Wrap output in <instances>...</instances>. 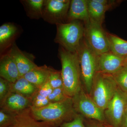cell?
Segmentation results:
<instances>
[{
    "label": "cell",
    "mask_w": 127,
    "mask_h": 127,
    "mask_svg": "<svg viewBox=\"0 0 127 127\" xmlns=\"http://www.w3.org/2000/svg\"><path fill=\"white\" fill-rule=\"evenodd\" d=\"M10 127H52L47 123L39 122L34 118L31 108L18 114L16 121Z\"/></svg>",
    "instance_id": "cell-18"
},
{
    "label": "cell",
    "mask_w": 127,
    "mask_h": 127,
    "mask_svg": "<svg viewBox=\"0 0 127 127\" xmlns=\"http://www.w3.org/2000/svg\"><path fill=\"white\" fill-rule=\"evenodd\" d=\"M11 83L0 78V102H1L10 92Z\"/></svg>",
    "instance_id": "cell-27"
},
{
    "label": "cell",
    "mask_w": 127,
    "mask_h": 127,
    "mask_svg": "<svg viewBox=\"0 0 127 127\" xmlns=\"http://www.w3.org/2000/svg\"><path fill=\"white\" fill-rule=\"evenodd\" d=\"M70 1L69 0H45L42 19L52 25L66 23Z\"/></svg>",
    "instance_id": "cell-9"
},
{
    "label": "cell",
    "mask_w": 127,
    "mask_h": 127,
    "mask_svg": "<svg viewBox=\"0 0 127 127\" xmlns=\"http://www.w3.org/2000/svg\"><path fill=\"white\" fill-rule=\"evenodd\" d=\"M20 33L18 27L13 23L3 24L0 27V50L2 54L10 48Z\"/></svg>",
    "instance_id": "cell-15"
},
{
    "label": "cell",
    "mask_w": 127,
    "mask_h": 127,
    "mask_svg": "<svg viewBox=\"0 0 127 127\" xmlns=\"http://www.w3.org/2000/svg\"><path fill=\"white\" fill-rule=\"evenodd\" d=\"M122 127H127V113H125L123 120Z\"/></svg>",
    "instance_id": "cell-31"
},
{
    "label": "cell",
    "mask_w": 127,
    "mask_h": 127,
    "mask_svg": "<svg viewBox=\"0 0 127 127\" xmlns=\"http://www.w3.org/2000/svg\"><path fill=\"white\" fill-rule=\"evenodd\" d=\"M58 56L62 65L64 90L68 96L72 97L83 88L77 52L68 51L59 46Z\"/></svg>",
    "instance_id": "cell-1"
},
{
    "label": "cell",
    "mask_w": 127,
    "mask_h": 127,
    "mask_svg": "<svg viewBox=\"0 0 127 127\" xmlns=\"http://www.w3.org/2000/svg\"><path fill=\"white\" fill-rule=\"evenodd\" d=\"M123 67L127 69V56L125 57Z\"/></svg>",
    "instance_id": "cell-33"
},
{
    "label": "cell",
    "mask_w": 127,
    "mask_h": 127,
    "mask_svg": "<svg viewBox=\"0 0 127 127\" xmlns=\"http://www.w3.org/2000/svg\"><path fill=\"white\" fill-rule=\"evenodd\" d=\"M84 123L86 127H100L98 122L85 121L84 119Z\"/></svg>",
    "instance_id": "cell-30"
},
{
    "label": "cell",
    "mask_w": 127,
    "mask_h": 127,
    "mask_svg": "<svg viewBox=\"0 0 127 127\" xmlns=\"http://www.w3.org/2000/svg\"><path fill=\"white\" fill-rule=\"evenodd\" d=\"M53 90V88L48 81L39 89L37 93L41 95L48 97Z\"/></svg>",
    "instance_id": "cell-29"
},
{
    "label": "cell",
    "mask_w": 127,
    "mask_h": 127,
    "mask_svg": "<svg viewBox=\"0 0 127 127\" xmlns=\"http://www.w3.org/2000/svg\"><path fill=\"white\" fill-rule=\"evenodd\" d=\"M50 72V66H37L23 77L39 89L48 81Z\"/></svg>",
    "instance_id": "cell-16"
},
{
    "label": "cell",
    "mask_w": 127,
    "mask_h": 127,
    "mask_svg": "<svg viewBox=\"0 0 127 127\" xmlns=\"http://www.w3.org/2000/svg\"><path fill=\"white\" fill-rule=\"evenodd\" d=\"M31 109L36 120L47 123L52 127H60L64 123L70 122L78 114L71 97L41 108L31 107Z\"/></svg>",
    "instance_id": "cell-2"
},
{
    "label": "cell",
    "mask_w": 127,
    "mask_h": 127,
    "mask_svg": "<svg viewBox=\"0 0 127 127\" xmlns=\"http://www.w3.org/2000/svg\"><path fill=\"white\" fill-rule=\"evenodd\" d=\"M68 97L64 90L63 88L53 89V91L48 97L50 103H55L61 101Z\"/></svg>",
    "instance_id": "cell-25"
},
{
    "label": "cell",
    "mask_w": 127,
    "mask_h": 127,
    "mask_svg": "<svg viewBox=\"0 0 127 127\" xmlns=\"http://www.w3.org/2000/svg\"><path fill=\"white\" fill-rule=\"evenodd\" d=\"M81 73L83 88L91 95L93 83L97 72L98 56L83 37L77 51Z\"/></svg>",
    "instance_id": "cell-4"
},
{
    "label": "cell",
    "mask_w": 127,
    "mask_h": 127,
    "mask_svg": "<svg viewBox=\"0 0 127 127\" xmlns=\"http://www.w3.org/2000/svg\"><path fill=\"white\" fill-rule=\"evenodd\" d=\"M8 52L15 62L20 77L37 66L33 61V56L27 55L20 50L15 42L13 43Z\"/></svg>",
    "instance_id": "cell-12"
},
{
    "label": "cell",
    "mask_w": 127,
    "mask_h": 127,
    "mask_svg": "<svg viewBox=\"0 0 127 127\" xmlns=\"http://www.w3.org/2000/svg\"><path fill=\"white\" fill-rule=\"evenodd\" d=\"M79 20L84 23L90 21L87 0H71L67 14V22Z\"/></svg>",
    "instance_id": "cell-14"
},
{
    "label": "cell",
    "mask_w": 127,
    "mask_h": 127,
    "mask_svg": "<svg viewBox=\"0 0 127 127\" xmlns=\"http://www.w3.org/2000/svg\"><path fill=\"white\" fill-rule=\"evenodd\" d=\"M99 124H100V127H113L109 125L107 123H99Z\"/></svg>",
    "instance_id": "cell-32"
},
{
    "label": "cell",
    "mask_w": 127,
    "mask_h": 127,
    "mask_svg": "<svg viewBox=\"0 0 127 127\" xmlns=\"http://www.w3.org/2000/svg\"><path fill=\"white\" fill-rule=\"evenodd\" d=\"M84 39L97 55L109 51L107 32L102 25L89 21L84 23Z\"/></svg>",
    "instance_id": "cell-8"
},
{
    "label": "cell",
    "mask_w": 127,
    "mask_h": 127,
    "mask_svg": "<svg viewBox=\"0 0 127 127\" xmlns=\"http://www.w3.org/2000/svg\"><path fill=\"white\" fill-rule=\"evenodd\" d=\"M109 51L121 57L127 56V41L114 34L107 32Z\"/></svg>",
    "instance_id": "cell-21"
},
{
    "label": "cell",
    "mask_w": 127,
    "mask_h": 127,
    "mask_svg": "<svg viewBox=\"0 0 127 127\" xmlns=\"http://www.w3.org/2000/svg\"><path fill=\"white\" fill-rule=\"evenodd\" d=\"M50 104L47 97L39 94L38 93L32 99V107L34 108H40L47 106Z\"/></svg>",
    "instance_id": "cell-26"
},
{
    "label": "cell",
    "mask_w": 127,
    "mask_h": 127,
    "mask_svg": "<svg viewBox=\"0 0 127 127\" xmlns=\"http://www.w3.org/2000/svg\"><path fill=\"white\" fill-rule=\"evenodd\" d=\"M19 113L0 109V127H10L16 122Z\"/></svg>",
    "instance_id": "cell-22"
},
{
    "label": "cell",
    "mask_w": 127,
    "mask_h": 127,
    "mask_svg": "<svg viewBox=\"0 0 127 127\" xmlns=\"http://www.w3.org/2000/svg\"><path fill=\"white\" fill-rule=\"evenodd\" d=\"M0 76L11 83L20 77L15 62L8 51L1 56Z\"/></svg>",
    "instance_id": "cell-13"
},
{
    "label": "cell",
    "mask_w": 127,
    "mask_h": 127,
    "mask_svg": "<svg viewBox=\"0 0 127 127\" xmlns=\"http://www.w3.org/2000/svg\"><path fill=\"white\" fill-rule=\"evenodd\" d=\"M32 107V98L13 92H10L5 98L0 102V108L17 114Z\"/></svg>",
    "instance_id": "cell-11"
},
{
    "label": "cell",
    "mask_w": 127,
    "mask_h": 127,
    "mask_svg": "<svg viewBox=\"0 0 127 127\" xmlns=\"http://www.w3.org/2000/svg\"><path fill=\"white\" fill-rule=\"evenodd\" d=\"M38 89L23 77H20L14 83H11L10 92L20 94L32 99L37 93Z\"/></svg>",
    "instance_id": "cell-17"
},
{
    "label": "cell",
    "mask_w": 127,
    "mask_h": 127,
    "mask_svg": "<svg viewBox=\"0 0 127 127\" xmlns=\"http://www.w3.org/2000/svg\"><path fill=\"white\" fill-rule=\"evenodd\" d=\"M45 0H23L21 1L27 15L32 19L42 18V10Z\"/></svg>",
    "instance_id": "cell-20"
},
{
    "label": "cell",
    "mask_w": 127,
    "mask_h": 127,
    "mask_svg": "<svg viewBox=\"0 0 127 127\" xmlns=\"http://www.w3.org/2000/svg\"><path fill=\"white\" fill-rule=\"evenodd\" d=\"M125 58L117 56L110 51L98 55L97 72L113 75L123 67Z\"/></svg>",
    "instance_id": "cell-10"
},
{
    "label": "cell",
    "mask_w": 127,
    "mask_h": 127,
    "mask_svg": "<svg viewBox=\"0 0 127 127\" xmlns=\"http://www.w3.org/2000/svg\"><path fill=\"white\" fill-rule=\"evenodd\" d=\"M48 82L53 89L63 88V82L61 71L55 70L50 67Z\"/></svg>",
    "instance_id": "cell-23"
},
{
    "label": "cell",
    "mask_w": 127,
    "mask_h": 127,
    "mask_svg": "<svg viewBox=\"0 0 127 127\" xmlns=\"http://www.w3.org/2000/svg\"><path fill=\"white\" fill-rule=\"evenodd\" d=\"M56 26L57 33L54 42L68 51L77 52L84 37V23L75 20Z\"/></svg>",
    "instance_id": "cell-3"
},
{
    "label": "cell",
    "mask_w": 127,
    "mask_h": 127,
    "mask_svg": "<svg viewBox=\"0 0 127 127\" xmlns=\"http://www.w3.org/2000/svg\"><path fill=\"white\" fill-rule=\"evenodd\" d=\"M60 127H86L84 123V118L77 114L75 118L70 122L64 123Z\"/></svg>",
    "instance_id": "cell-28"
},
{
    "label": "cell",
    "mask_w": 127,
    "mask_h": 127,
    "mask_svg": "<svg viewBox=\"0 0 127 127\" xmlns=\"http://www.w3.org/2000/svg\"><path fill=\"white\" fill-rule=\"evenodd\" d=\"M126 113H127V108H126Z\"/></svg>",
    "instance_id": "cell-34"
},
{
    "label": "cell",
    "mask_w": 127,
    "mask_h": 127,
    "mask_svg": "<svg viewBox=\"0 0 127 127\" xmlns=\"http://www.w3.org/2000/svg\"><path fill=\"white\" fill-rule=\"evenodd\" d=\"M127 103V94L118 87L104 111L106 123L113 127H122Z\"/></svg>",
    "instance_id": "cell-7"
},
{
    "label": "cell",
    "mask_w": 127,
    "mask_h": 127,
    "mask_svg": "<svg viewBox=\"0 0 127 127\" xmlns=\"http://www.w3.org/2000/svg\"><path fill=\"white\" fill-rule=\"evenodd\" d=\"M118 87L127 94V69L123 67L117 72L112 75Z\"/></svg>",
    "instance_id": "cell-24"
},
{
    "label": "cell",
    "mask_w": 127,
    "mask_h": 127,
    "mask_svg": "<svg viewBox=\"0 0 127 127\" xmlns=\"http://www.w3.org/2000/svg\"><path fill=\"white\" fill-rule=\"evenodd\" d=\"M87 5L90 21L102 25L105 13L109 10L108 7L97 2L95 0H87Z\"/></svg>",
    "instance_id": "cell-19"
},
{
    "label": "cell",
    "mask_w": 127,
    "mask_h": 127,
    "mask_svg": "<svg viewBox=\"0 0 127 127\" xmlns=\"http://www.w3.org/2000/svg\"><path fill=\"white\" fill-rule=\"evenodd\" d=\"M72 98L73 107L78 114L84 118L106 123L104 111L98 106L83 88Z\"/></svg>",
    "instance_id": "cell-6"
},
{
    "label": "cell",
    "mask_w": 127,
    "mask_h": 127,
    "mask_svg": "<svg viewBox=\"0 0 127 127\" xmlns=\"http://www.w3.org/2000/svg\"><path fill=\"white\" fill-rule=\"evenodd\" d=\"M118 88L112 75L97 72L90 96L98 106L104 111Z\"/></svg>",
    "instance_id": "cell-5"
}]
</instances>
